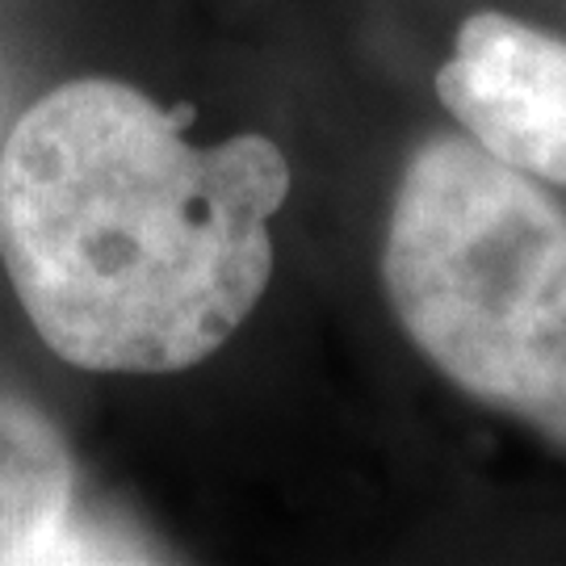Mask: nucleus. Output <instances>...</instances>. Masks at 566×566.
<instances>
[{"mask_svg": "<svg viewBox=\"0 0 566 566\" xmlns=\"http://www.w3.org/2000/svg\"><path fill=\"white\" fill-rule=\"evenodd\" d=\"M290 164L264 135L185 139L139 88L84 76L0 147V264L39 340L88 374H181L273 282Z\"/></svg>", "mask_w": 566, "mask_h": 566, "instance_id": "f257e3e1", "label": "nucleus"}, {"mask_svg": "<svg viewBox=\"0 0 566 566\" xmlns=\"http://www.w3.org/2000/svg\"><path fill=\"white\" fill-rule=\"evenodd\" d=\"M407 340L474 403L566 453V210L465 135L407 160L382 243Z\"/></svg>", "mask_w": 566, "mask_h": 566, "instance_id": "f03ea898", "label": "nucleus"}, {"mask_svg": "<svg viewBox=\"0 0 566 566\" xmlns=\"http://www.w3.org/2000/svg\"><path fill=\"white\" fill-rule=\"evenodd\" d=\"M437 97L465 139L533 181L566 189V42L479 9L437 72Z\"/></svg>", "mask_w": 566, "mask_h": 566, "instance_id": "7ed1b4c3", "label": "nucleus"}, {"mask_svg": "<svg viewBox=\"0 0 566 566\" xmlns=\"http://www.w3.org/2000/svg\"><path fill=\"white\" fill-rule=\"evenodd\" d=\"M76 465L39 407L0 395V563L60 558Z\"/></svg>", "mask_w": 566, "mask_h": 566, "instance_id": "20e7f679", "label": "nucleus"}]
</instances>
